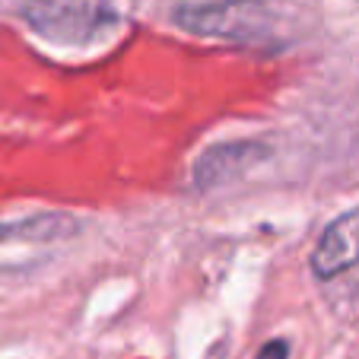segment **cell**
<instances>
[{"instance_id": "4", "label": "cell", "mask_w": 359, "mask_h": 359, "mask_svg": "<svg viewBox=\"0 0 359 359\" xmlns=\"http://www.w3.org/2000/svg\"><path fill=\"white\" fill-rule=\"evenodd\" d=\"M353 267H359V207L334 217L312 251V273L318 280H334Z\"/></svg>"}, {"instance_id": "3", "label": "cell", "mask_w": 359, "mask_h": 359, "mask_svg": "<svg viewBox=\"0 0 359 359\" xmlns=\"http://www.w3.org/2000/svg\"><path fill=\"white\" fill-rule=\"evenodd\" d=\"M273 156V147L264 140H229L217 143V147L203 149L194 163V188L197 191H213L226 182L242 178L248 169Z\"/></svg>"}, {"instance_id": "1", "label": "cell", "mask_w": 359, "mask_h": 359, "mask_svg": "<svg viewBox=\"0 0 359 359\" xmlns=\"http://www.w3.org/2000/svg\"><path fill=\"white\" fill-rule=\"evenodd\" d=\"M178 29L201 39H217L242 48L290 45V20L277 0H207L172 10Z\"/></svg>"}, {"instance_id": "5", "label": "cell", "mask_w": 359, "mask_h": 359, "mask_svg": "<svg viewBox=\"0 0 359 359\" xmlns=\"http://www.w3.org/2000/svg\"><path fill=\"white\" fill-rule=\"evenodd\" d=\"M255 359H290V344L280 340V337H273V340H267V344L261 346Z\"/></svg>"}, {"instance_id": "2", "label": "cell", "mask_w": 359, "mask_h": 359, "mask_svg": "<svg viewBox=\"0 0 359 359\" xmlns=\"http://www.w3.org/2000/svg\"><path fill=\"white\" fill-rule=\"evenodd\" d=\"M20 16L55 45H93L118 26L115 0H26Z\"/></svg>"}]
</instances>
